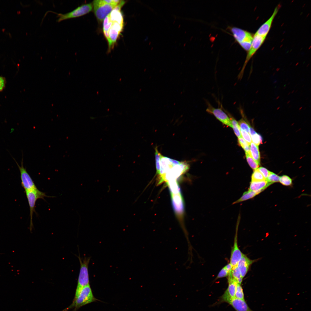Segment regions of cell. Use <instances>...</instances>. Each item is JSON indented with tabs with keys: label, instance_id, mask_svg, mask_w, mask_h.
I'll list each match as a JSON object with an SVG mask.
<instances>
[{
	"label": "cell",
	"instance_id": "6da1fadb",
	"mask_svg": "<svg viewBox=\"0 0 311 311\" xmlns=\"http://www.w3.org/2000/svg\"><path fill=\"white\" fill-rule=\"evenodd\" d=\"M98 300L94 296L90 285L82 288L77 297L73 299L72 304L65 310L74 308L76 311L81 307L88 304Z\"/></svg>",
	"mask_w": 311,
	"mask_h": 311
},
{
	"label": "cell",
	"instance_id": "7a4b0ae2",
	"mask_svg": "<svg viewBox=\"0 0 311 311\" xmlns=\"http://www.w3.org/2000/svg\"><path fill=\"white\" fill-rule=\"evenodd\" d=\"M80 265L77 284L76 290L75 299L77 297L81 289L84 287L90 285L88 266L90 258L85 257L82 260L80 255L78 257Z\"/></svg>",
	"mask_w": 311,
	"mask_h": 311
},
{
	"label": "cell",
	"instance_id": "3957f363",
	"mask_svg": "<svg viewBox=\"0 0 311 311\" xmlns=\"http://www.w3.org/2000/svg\"><path fill=\"white\" fill-rule=\"evenodd\" d=\"M231 31L236 41L243 49L248 51L251 47L253 35L246 30L236 27H232Z\"/></svg>",
	"mask_w": 311,
	"mask_h": 311
},
{
	"label": "cell",
	"instance_id": "277c9868",
	"mask_svg": "<svg viewBox=\"0 0 311 311\" xmlns=\"http://www.w3.org/2000/svg\"><path fill=\"white\" fill-rule=\"evenodd\" d=\"M189 169V165L185 162H180L169 169L166 174L159 179L158 184L164 182L166 183L171 181H177L181 175Z\"/></svg>",
	"mask_w": 311,
	"mask_h": 311
},
{
	"label": "cell",
	"instance_id": "5b68a950",
	"mask_svg": "<svg viewBox=\"0 0 311 311\" xmlns=\"http://www.w3.org/2000/svg\"><path fill=\"white\" fill-rule=\"evenodd\" d=\"M29 203L30 216V229L31 230L33 227V213L35 212V206L37 200L39 199H44L45 197L48 196L44 192L39 191L37 188L25 191Z\"/></svg>",
	"mask_w": 311,
	"mask_h": 311
},
{
	"label": "cell",
	"instance_id": "8992f818",
	"mask_svg": "<svg viewBox=\"0 0 311 311\" xmlns=\"http://www.w3.org/2000/svg\"><path fill=\"white\" fill-rule=\"evenodd\" d=\"M266 37L261 36L255 34L253 36L251 47L248 51L242 67L238 75V79L240 80L242 78L247 63L263 43Z\"/></svg>",
	"mask_w": 311,
	"mask_h": 311
},
{
	"label": "cell",
	"instance_id": "52a82bcc",
	"mask_svg": "<svg viewBox=\"0 0 311 311\" xmlns=\"http://www.w3.org/2000/svg\"><path fill=\"white\" fill-rule=\"evenodd\" d=\"M92 3H89L82 5L67 13H54L57 15V21L60 22L66 20L80 17L88 13L92 10Z\"/></svg>",
	"mask_w": 311,
	"mask_h": 311
},
{
	"label": "cell",
	"instance_id": "ba28073f",
	"mask_svg": "<svg viewBox=\"0 0 311 311\" xmlns=\"http://www.w3.org/2000/svg\"><path fill=\"white\" fill-rule=\"evenodd\" d=\"M93 4L95 15L100 21L104 20L116 6L107 3L104 0H94Z\"/></svg>",
	"mask_w": 311,
	"mask_h": 311
},
{
	"label": "cell",
	"instance_id": "9c48e42d",
	"mask_svg": "<svg viewBox=\"0 0 311 311\" xmlns=\"http://www.w3.org/2000/svg\"><path fill=\"white\" fill-rule=\"evenodd\" d=\"M13 158L19 170L21 185L25 191L37 188L31 177L24 166L23 158L22 159L21 166L14 158Z\"/></svg>",
	"mask_w": 311,
	"mask_h": 311
},
{
	"label": "cell",
	"instance_id": "30bf717a",
	"mask_svg": "<svg viewBox=\"0 0 311 311\" xmlns=\"http://www.w3.org/2000/svg\"><path fill=\"white\" fill-rule=\"evenodd\" d=\"M207 107L206 111L213 115L216 118L223 124L232 127L231 121L229 117L221 108H216L213 107L209 102H206Z\"/></svg>",
	"mask_w": 311,
	"mask_h": 311
},
{
	"label": "cell",
	"instance_id": "8fae6325",
	"mask_svg": "<svg viewBox=\"0 0 311 311\" xmlns=\"http://www.w3.org/2000/svg\"><path fill=\"white\" fill-rule=\"evenodd\" d=\"M239 221L238 220L234 245L231 251L230 257V263L233 268L237 266L238 262L244 254L240 250L238 244L237 232Z\"/></svg>",
	"mask_w": 311,
	"mask_h": 311
},
{
	"label": "cell",
	"instance_id": "7c38bea8",
	"mask_svg": "<svg viewBox=\"0 0 311 311\" xmlns=\"http://www.w3.org/2000/svg\"><path fill=\"white\" fill-rule=\"evenodd\" d=\"M228 287L221 297V302H226L230 299L235 297L237 282L232 278L231 273L228 276Z\"/></svg>",
	"mask_w": 311,
	"mask_h": 311
},
{
	"label": "cell",
	"instance_id": "4fadbf2b",
	"mask_svg": "<svg viewBox=\"0 0 311 311\" xmlns=\"http://www.w3.org/2000/svg\"><path fill=\"white\" fill-rule=\"evenodd\" d=\"M280 6L276 7L272 15L258 29L255 34L258 35L266 37L271 27L272 24L277 14Z\"/></svg>",
	"mask_w": 311,
	"mask_h": 311
},
{
	"label": "cell",
	"instance_id": "5bb4252c",
	"mask_svg": "<svg viewBox=\"0 0 311 311\" xmlns=\"http://www.w3.org/2000/svg\"><path fill=\"white\" fill-rule=\"evenodd\" d=\"M180 162L161 155L160 160V169L159 179L163 177L167 172L174 165L179 164Z\"/></svg>",
	"mask_w": 311,
	"mask_h": 311
},
{
	"label": "cell",
	"instance_id": "9a60e30c",
	"mask_svg": "<svg viewBox=\"0 0 311 311\" xmlns=\"http://www.w3.org/2000/svg\"><path fill=\"white\" fill-rule=\"evenodd\" d=\"M173 206L178 217L181 219L184 212V203L181 193L171 194Z\"/></svg>",
	"mask_w": 311,
	"mask_h": 311
},
{
	"label": "cell",
	"instance_id": "2e32d148",
	"mask_svg": "<svg viewBox=\"0 0 311 311\" xmlns=\"http://www.w3.org/2000/svg\"><path fill=\"white\" fill-rule=\"evenodd\" d=\"M255 260H251L244 254L243 255L237 265L243 278L247 273L251 266Z\"/></svg>",
	"mask_w": 311,
	"mask_h": 311
},
{
	"label": "cell",
	"instance_id": "e0dca14e",
	"mask_svg": "<svg viewBox=\"0 0 311 311\" xmlns=\"http://www.w3.org/2000/svg\"><path fill=\"white\" fill-rule=\"evenodd\" d=\"M226 302L231 305L236 311H253L249 307L245 300L234 297L230 299Z\"/></svg>",
	"mask_w": 311,
	"mask_h": 311
},
{
	"label": "cell",
	"instance_id": "ac0fdd59",
	"mask_svg": "<svg viewBox=\"0 0 311 311\" xmlns=\"http://www.w3.org/2000/svg\"><path fill=\"white\" fill-rule=\"evenodd\" d=\"M272 183L266 180L259 181H251L249 190L260 193Z\"/></svg>",
	"mask_w": 311,
	"mask_h": 311
},
{
	"label": "cell",
	"instance_id": "d6986e66",
	"mask_svg": "<svg viewBox=\"0 0 311 311\" xmlns=\"http://www.w3.org/2000/svg\"><path fill=\"white\" fill-rule=\"evenodd\" d=\"M110 19L112 22H116L123 25V19L120 10L114 8L109 14Z\"/></svg>",
	"mask_w": 311,
	"mask_h": 311
},
{
	"label": "cell",
	"instance_id": "ffe728a7",
	"mask_svg": "<svg viewBox=\"0 0 311 311\" xmlns=\"http://www.w3.org/2000/svg\"><path fill=\"white\" fill-rule=\"evenodd\" d=\"M250 153L252 158L259 165L260 154L258 146L251 142L250 145Z\"/></svg>",
	"mask_w": 311,
	"mask_h": 311
},
{
	"label": "cell",
	"instance_id": "44dd1931",
	"mask_svg": "<svg viewBox=\"0 0 311 311\" xmlns=\"http://www.w3.org/2000/svg\"><path fill=\"white\" fill-rule=\"evenodd\" d=\"M259 194V193L258 192L249 190L244 192L242 196L238 200L233 202L232 204L238 203L252 198Z\"/></svg>",
	"mask_w": 311,
	"mask_h": 311
},
{
	"label": "cell",
	"instance_id": "7402d4cb",
	"mask_svg": "<svg viewBox=\"0 0 311 311\" xmlns=\"http://www.w3.org/2000/svg\"><path fill=\"white\" fill-rule=\"evenodd\" d=\"M112 23L110 19L109 14L104 19L103 24V32L108 42L109 40L108 32L112 25Z\"/></svg>",
	"mask_w": 311,
	"mask_h": 311
},
{
	"label": "cell",
	"instance_id": "603a6c76",
	"mask_svg": "<svg viewBox=\"0 0 311 311\" xmlns=\"http://www.w3.org/2000/svg\"><path fill=\"white\" fill-rule=\"evenodd\" d=\"M231 274L233 278L237 282L241 285L243 278L237 266L233 268Z\"/></svg>",
	"mask_w": 311,
	"mask_h": 311
},
{
	"label": "cell",
	"instance_id": "cb8c5ba5",
	"mask_svg": "<svg viewBox=\"0 0 311 311\" xmlns=\"http://www.w3.org/2000/svg\"><path fill=\"white\" fill-rule=\"evenodd\" d=\"M229 115L231 121L232 128H233L235 134L238 138L241 137L240 128L238 122L230 114H229Z\"/></svg>",
	"mask_w": 311,
	"mask_h": 311
},
{
	"label": "cell",
	"instance_id": "d4e9b609",
	"mask_svg": "<svg viewBox=\"0 0 311 311\" xmlns=\"http://www.w3.org/2000/svg\"><path fill=\"white\" fill-rule=\"evenodd\" d=\"M245 154L247 162L251 167L254 170L258 169L259 164L251 156L250 152Z\"/></svg>",
	"mask_w": 311,
	"mask_h": 311
},
{
	"label": "cell",
	"instance_id": "484cf974",
	"mask_svg": "<svg viewBox=\"0 0 311 311\" xmlns=\"http://www.w3.org/2000/svg\"><path fill=\"white\" fill-rule=\"evenodd\" d=\"M251 181H259L266 180L257 169L254 170L251 176Z\"/></svg>",
	"mask_w": 311,
	"mask_h": 311
},
{
	"label": "cell",
	"instance_id": "4316f807",
	"mask_svg": "<svg viewBox=\"0 0 311 311\" xmlns=\"http://www.w3.org/2000/svg\"><path fill=\"white\" fill-rule=\"evenodd\" d=\"M235 297L245 300L243 290L241 285L237 282Z\"/></svg>",
	"mask_w": 311,
	"mask_h": 311
},
{
	"label": "cell",
	"instance_id": "83f0119b",
	"mask_svg": "<svg viewBox=\"0 0 311 311\" xmlns=\"http://www.w3.org/2000/svg\"><path fill=\"white\" fill-rule=\"evenodd\" d=\"M155 157L156 161V168L157 171V173L158 175L159 174L160 169V160L161 154L158 151L157 147H156L155 148Z\"/></svg>",
	"mask_w": 311,
	"mask_h": 311
},
{
	"label": "cell",
	"instance_id": "f1b7e54d",
	"mask_svg": "<svg viewBox=\"0 0 311 311\" xmlns=\"http://www.w3.org/2000/svg\"><path fill=\"white\" fill-rule=\"evenodd\" d=\"M280 178V177L270 171L266 180L268 182L272 184L274 183L279 181Z\"/></svg>",
	"mask_w": 311,
	"mask_h": 311
},
{
	"label": "cell",
	"instance_id": "f546056e",
	"mask_svg": "<svg viewBox=\"0 0 311 311\" xmlns=\"http://www.w3.org/2000/svg\"><path fill=\"white\" fill-rule=\"evenodd\" d=\"M238 142L239 145L244 150L245 153H249L250 152V145L242 137L238 138Z\"/></svg>",
	"mask_w": 311,
	"mask_h": 311
},
{
	"label": "cell",
	"instance_id": "4dcf8cb0",
	"mask_svg": "<svg viewBox=\"0 0 311 311\" xmlns=\"http://www.w3.org/2000/svg\"><path fill=\"white\" fill-rule=\"evenodd\" d=\"M252 142L257 145L258 146L260 143H262V138L261 136L257 133L250 135Z\"/></svg>",
	"mask_w": 311,
	"mask_h": 311
},
{
	"label": "cell",
	"instance_id": "1f68e13d",
	"mask_svg": "<svg viewBox=\"0 0 311 311\" xmlns=\"http://www.w3.org/2000/svg\"><path fill=\"white\" fill-rule=\"evenodd\" d=\"M279 181L283 185L286 186L290 185L292 183L291 179L286 175L280 177Z\"/></svg>",
	"mask_w": 311,
	"mask_h": 311
},
{
	"label": "cell",
	"instance_id": "d6a6232c",
	"mask_svg": "<svg viewBox=\"0 0 311 311\" xmlns=\"http://www.w3.org/2000/svg\"><path fill=\"white\" fill-rule=\"evenodd\" d=\"M240 128L249 132L250 126L243 118H241L238 122Z\"/></svg>",
	"mask_w": 311,
	"mask_h": 311
},
{
	"label": "cell",
	"instance_id": "836d02e7",
	"mask_svg": "<svg viewBox=\"0 0 311 311\" xmlns=\"http://www.w3.org/2000/svg\"><path fill=\"white\" fill-rule=\"evenodd\" d=\"M240 130L242 138L250 145L252 142L251 139L250 134L249 133L245 130L241 129L240 128Z\"/></svg>",
	"mask_w": 311,
	"mask_h": 311
},
{
	"label": "cell",
	"instance_id": "e575fe53",
	"mask_svg": "<svg viewBox=\"0 0 311 311\" xmlns=\"http://www.w3.org/2000/svg\"><path fill=\"white\" fill-rule=\"evenodd\" d=\"M231 272L229 271L225 266L220 270L219 273L216 278V279L228 276Z\"/></svg>",
	"mask_w": 311,
	"mask_h": 311
},
{
	"label": "cell",
	"instance_id": "d590c367",
	"mask_svg": "<svg viewBox=\"0 0 311 311\" xmlns=\"http://www.w3.org/2000/svg\"><path fill=\"white\" fill-rule=\"evenodd\" d=\"M258 169L266 180L270 171L266 168L263 167H260Z\"/></svg>",
	"mask_w": 311,
	"mask_h": 311
},
{
	"label": "cell",
	"instance_id": "8d00e7d4",
	"mask_svg": "<svg viewBox=\"0 0 311 311\" xmlns=\"http://www.w3.org/2000/svg\"><path fill=\"white\" fill-rule=\"evenodd\" d=\"M5 79L2 77H0V91L3 90L5 87Z\"/></svg>",
	"mask_w": 311,
	"mask_h": 311
}]
</instances>
